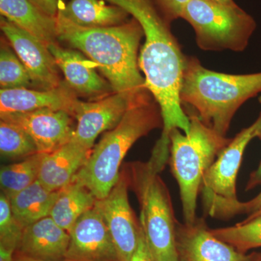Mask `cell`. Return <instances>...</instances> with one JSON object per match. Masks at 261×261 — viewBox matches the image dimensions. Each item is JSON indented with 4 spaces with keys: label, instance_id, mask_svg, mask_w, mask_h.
I'll return each instance as SVG.
<instances>
[{
    "label": "cell",
    "instance_id": "obj_1",
    "mask_svg": "<svg viewBox=\"0 0 261 261\" xmlns=\"http://www.w3.org/2000/svg\"><path fill=\"white\" fill-rule=\"evenodd\" d=\"M128 12L143 29L145 42L139 57L145 87L159 104L162 114V135L173 128L190 130V121L182 107L181 89L187 56L155 0H106Z\"/></svg>",
    "mask_w": 261,
    "mask_h": 261
},
{
    "label": "cell",
    "instance_id": "obj_2",
    "mask_svg": "<svg viewBox=\"0 0 261 261\" xmlns=\"http://www.w3.org/2000/svg\"><path fill=\"white\" fill-rule=\"evenodd\" d=\"M56 18L58 40L93 61L113 92L136 97L149 94L139 65L138 50L144 32L135 18L121 25L100 28L75 25L59 13Z\"/></svg>",
    "mask_w": 261,
    "mask_h": 261
},
{
    "label": "cell",
    "instance_id": "obj_3",
    "mask_svg": "<svg viewBox=\"0 0 261 261\" xmlns=\"http://www.w3.org/2000/svg\"><path fill=\"white\" fill-rule=\"evenodd\" d=\"M170 152L169 138L161 136L148 162L132 163L128 173L140 204V224L152 261H181L176 247L172 201L159 173Z\"/></svg>",
    "mask_w": 261,
    "mask_h": 261
},
{
    "label": "cell",
    "instance_id": "obj_4",
    "mask_svg": "<svg viewBox=\"0 0 261 261\" xmlns=\"http://www.w3.org/2000/svg\"><path fill=\"white\" fill-rule=\"evenodd\" d=\"M261 92V72L234 75L205 68L187 57L181 89L182 104L195 108L197 116L216 133L226 137L239 108Z\"/></svg>",
    "mask_w": 261,
    "mask_h": 261
},
{
    "label": "cell",
    "instance_id": "obj_5",
    "mask_svg": "<svg viewBox=\"0 0 261 261\" xmlns=\"http://www.w3.org/2000/svg\"><path fill=\"white\" fill-rule=\"evenodd\" d=\"M163 127L162 114L152 94L134 103L116 128L105 132L73 180L97 200L108 195L120 178L122 161L130 147L151 130Z\"/></svg>",
    "mask_w": 261,
    "mask_h": 261
},
{
    "label": "cell",
    "instance_id": "obj_6",
    "mask_svg": "<svg viewBox=\"0 0 261 261\" xmlns=\"http://www.w3.org/2000/svg\"><path fill=\"white\" fill-rule=\"evenodd\" d=\"M190 130L173 128L169 134L171 168L180 190L185 223L197 220V200L205 173L231 139L219 135L197 115H190Z\"/></svg>",
    "mask_w": 261,
    "mask_h": 261
},
{
    "label": "cell",
    "instance_id": "obj_7",
    "mask_svg": "<svg viewBox=\"0 0 261 261\" xmlns=\"http://www.w3.org/2000/svg\"><path fill=\"white\" fill-rule=\"evenodd\" d=\"M181 18L192 25L197 46L205 51H243L256 28L251 15L235 3L190 0Z\"/></svg>",
    "mask_w": 261,
    "mask_h": 261
},
{
    "label": "cell",
    "instance_id": "obj_8",
    "mask_svg": "<svg viewBox=\"0 0 261 261\" xmlns=\"http://www.w3.org/2000/svg\"><path fill=\"white\" fill-rule=\"evenodd\" d=\"M261 135V113L256 121L244 128L220 152L205 173L201 187L205 207L221 202L238 200L237 177L247 145Z\"/></svg>",
    "mask_w": 261,
    "mask_h": 261
},
{
    "label": "cell",
    "instance_id": "obj_9",
    "mask_svg": "<svg viewBox=\"0 0 261 261\" xmlns=\"http://www.w3.org/2000/svg\"><path fill=\"white\" fill-rule=\"evenodd\" d=\"M129 185L128 173L123 171L108 195L96 200L94 205L107 226L120 261L130 260L142 232V226L137 221L128 201Z\"/></svg>",
    "mask_w": 261,
    "mask_h": 261
},
{
    "label": "cell",
    "instance_id": "obj_10",
    "mask_svg": "<svg viewBox=\"0 0 261 261\" xmlns=\"http://www.w3.org/2000/svg\"><path fill=\"white\" fill-rule=\"evenodd\" d=\"M149 95L151 94L136 97L129 94L113 92L89 102L79 99L73 112L76 126L72 140L85 148L92 149L98 136L116 128L134 103Z\"/></svg>",
    "mask_w": 261,
    "mask_h": 261
},
{
    "label": "cell",
    "instance_id": "obj_11",
    "mask_svg": "<svg viewBox=\"0 0 261 261\" xmlns=\"http://www.w3.org/2000/svg\"><path fill=\"white\" fill-rule=\"evenodd\" d=\"M0 27L27 68L34 89L49 90L61 85L63 81L58 72L59 68L48 46L3 16Z\"/></svg>",
    "mask_w": 261,
    "mask_h": 261
},
{
    "label": "cell",
    "instance_id": "obj_12",
    "mask_svg": "<svg viewBox=\"0 0 261 261\" xmlns=\"http://www.w3.org/2000/svg\"><path fill=\"white\" fill-rule=\"evenodd\" d=\"M0 118L25 130L41 153H50L69 142L75 129L73 117L59 110L0 113Z\"/></svg>",
    "mask_w": 261,
    "mask_h": 261
},
{
    "label": "cell",
    "instance_id": "obj_13",
    "mask_svg": "<svg viewBox=\"0 0 261 261\" xmlns=\"http://www.w3.org/2000/svg\"><path fill=\"white\" fill-rule=\"evenodd\" d=\"M69 234L64 261H120L107 226L95 207L81 216Z\"/></svg>",
    "mask_w": 261,
    "mask_h": 261
},
{
    "label": "cell",
    "instance_id": "obj_14",
    "mask_svg": "<svg viewBox=\"0 0 261 261\" xmlns=\"http://www.w3.org/2000/svg\"><path fill=\"white\" fill-rule=\"evenodd\" d=\"M176 247L181 261H252L247 255L215 237L203 219L192 224L177 223Z\"/></svg>",
    "mask_w": 261,
    "mask_h": 261
},
{
    "label": "cell",
    "instance_id": "obj_15",
    "mask_svg": "<svg viewBox=\"0 0 261 261\" xmlns=\"http://www.w3.org/2000/svg\"><path fill=\"white\" fill-rule=\"evenodd\" d=\"M49 49L65 82L77 95L91 98L92 101L114 92L109 82L97 73V65L80 51L61 47L58 42L49 45Z\"/></svg>",
    "mask_w": 261,
    "mask_h": 261
},
{
    "label": "cell",
    "instance_id": "obj_16",
    "mask_svg": "<svg viewBox=\"0 0 261 261\" xmlns=\"http://www.w3.org/2000/svg\"><path fill=\"white\" fill-rule=\"evenodd\" d=\"M78 100V95L65 81H63L59 87L49 90L1 89L0 113L51 109L66 111L73 117L75 104Z\"/></svg>",
    "mask_w": 261,
    "mask_h": 261
},
{
    "label": "cell",
    "instance_id": "obj_17",
    "mask_svg": "<svg viewBox=\"0 0 261 261\" xmlns=\"http://www.w3.org/2000/svg\"><path fill=\"white\" fill-rule=\"evenodd\" d=\"M70 234L50 216L23 228L17 248L22 256L44 261L64 260Z\"/></svg>",
    "mask_w": 261,
    "mask_h": 261
},
{
    "label": "cell",
    "instance_id": "obj_18",
    "mask_svg": "<svg viewBox=\"0 0 261 261\" xmlns=\"http://www.w3.org/2000/svg\"><path fill=\"white\" fill-rule=\"evenodd\" d=\"M91 152L70 139L59 149L44 154L38 181L50 191H59L73 181Z\"/></svg>",
    "mask_w": 261,
    "mask_h": 261
},
{
    "label": "cell",
    "instance_id": "obj_19",
    "mask_svg": "<svg viewBox=\"0 0 261 261\" xmlns=\"http://www.w3.org/2000/svg\"><path fill=\"white\" fill-rule=\"evenodd\" d=\"M1 16L49 47L58 42L56 17H51L31 0H0Z\"/></svg>",
    "mask_w": 261,
    "mask_h": 261
},
{
    "label": "cell",
    "instance_id": "obj_20",
    "mask_svg": "<svg viewBox=\"0 0 261 261\" xmlns=\"http://www.w3.org/2000/svg\"><path fill=\"white\" fill-rule=\"evenodd\" d=\"M106 0H69L58 13L75 25L87 28L115 27L128 21L129 13Z\"/></svg>",
    "mask_w": 261,
    "mask_h": 261
},
{
    "label": "cell",
    "instance_id": "obj_21",
    "mask_svg": "<svg viewBox=\"0 0 261 261\" xmlns=\"http://www.w3.org/2000/svg\"><path fill=\"white\" fill-rule=\"evenodd\" d=\"M59 191H50L39 181L9 198L12 213L23 228L49 216Z\"/></svg>",
    "mask_w": 261,
    "mask_h": 261
},
{
    "label": "cell",
    "instance_id": "obj_22",
    "mask_svg": "<svg viewBox=\"0 0 261 261\" xmlns=\"http://www.w3.org/2000/svg\"><path fill=\"white\" fill-rule=\"evenodd\" d=\"M96 200L95 196L89 189L73 180L59 190L49 216L58 226L70 233L81 216L93 208Z\"/></svg>",
    "mask_w": 261,
    "mask_h": 261
},
{
    "label": "cell",
    "instance_id": "obj_23",
    "mask_svg": "<svg viewBox=\"0 0 261 261\" xmlns=\"http://www.w3.org/2000/svg\"><path fill=\"white\" fill-rule=\"evenodd\" d=\"M44 154L37 152L20 162L2 166L0 169L1 192L10 198L37 181Z\"/></svg>",
    "mask_w": 261,
    "mask_h": 261
},
{
    "label": "cell",
    "instance_id": "obj_24",
    "mask_svg": "<svg viewBox=\"0 0 261 261\" xmlns=\"http://www.w3.org/2000/svg\"><path fill=\"white\" fill-rule=\"evenodd\" d=\"M0 152L7 159H25L37 153V146L31 136L12 122L0 121Z\"/></svg>",
    "mask_w": 261,
    "mask_h": 261
},
{
    "label": "cell",
    "instance_id": "obj_25",
    "mask_svg": "<svg viewBox=\"0 0 261 261\" xmlns=\"http://www.w3.org/2000/svg\"><path fill=\"white\" fill-rule=\"evenodd\" d=\"M216 238L244 252L261 247V216L230 227L211 229Z\"/></svg>",
    "mask_w": 261,
    "mask_h": 261
},
{
    "label": "cell",
    "instance_id": "obj_26",
    "mask_svg": "<svg viewBox=\"0 0 261 261\" xmlns=\"http://www.w3.org/2000/svg\"><path fill=\"white\" fill-rule=\"evenodd\" d=\"M0 86L3 89H34L27 68L5 41L0 48Z\"/></svg>",
    "mask_w": 261,
    "mask_h": 261
},
{
    "label": "cell",
    "instance_id": "obj_27",
    "mask_svg": "<svg viewBox=\"0 0 261 261\" xmlns=\"http://www.w3.org/2000/svg\"><path fill=\"white\" fill-rule=\"evenodd\" d=\"M23 228L19 224L12 213L10 200L0 193V247L14 252L18 246Z\"/></svg>",
    "mask_w": 261,
    "mask_h": 261
},
{
    "label": "cell",
    "instance_id": "obj_28",
    "mask_svg": "<svg viewBox=\"0 0 261 261\" xmlns=\"http://www.w3.org/2000/svg\"><path fill=\"white\" fill-rule=\"evenodd\" d=\"M261 207V192L252 200L247 202H219L211 205L207 211V214L211 217L230 218L240 214H247L250 216Z\"/></svg>",
    "mask_w": 261,
    "mask_h": 261
},
{
    "label": "cell",
    "instance_id": "obj_29",
    "mask_svg": "<svg viewBox=\"0 0 261 261\" xmlns=\"http://www.w3.org/2000/svg\"><path fill=\"white\" fill-rule=\"evenodd\" d=\"M190 0H155L163 14L171 23L181 18L184 8Z\"/></svg>",
    "mask_w": 261,
    "mask_h": 261
},
{
    "label": "cell",
    "instance_id": "obj_30",
    "mask_svg": "<svg viewBox=\"0 0 261 261\" xmlns=\"http://www.w3.org/2000/svg\"><path fill=\"white\" fill-rule=\"evenodd\" d=\"M31 1L46 14L55 18L58 15L61 5L60 0H31Z\"/></svg>",
    "mask_w": 261,
    "mask_h": 261
},
{
    "label": "cell",
    "instance_id": "obj_31",
    "mask_svg": "<svg viewBox=\"0 0 261 261\" xmlns=\"http://www.w3.org/2000/svg\"><path fill=\"white\" fill-rule=\"evenodd\" d=\"M130 261H152L142 228L138 246Z\"/></svg>",
    "mask_w": 261,
    "mask_h": 261
},
{
    "label": "cell",
    "instance_id": "obj_32",
    "mask_svg": "<svg viewBox=\"0 0 261 261\" xmlns=\"http://www.w3.org/2000/svg\"><path fill=\"white\" fill-rule=\"evenodd\" d=\"M259 139L261 140V135ZM258 185H261V161L256 171H254L250 176V181L247 184L246 190H251Z\"/></svg>",
    "mask_w": 261,
    "mask_h": 261
},
{
    "label": "cell",
    "instance_id": "obj_33",
    "mask_svg": "<svg viewBox=\"0 0 261 261\" xmlns=\"http://www.w3.org/2000/svg\"><path fill=\"white\" fill-rule=\"evenodd\" d=\"M13 254V251L0 247V261H14Z\"/></svg>",
    "mask_w": 261,
    "mask_h": 261
},
{
    "label": "cell",
    "instance_id": "obj_34",
    "mask_svg": "<svg viewBox=\"0 0 261 261\" xmlns=\"http://www.w3.org/2000/svg\"><path fill=\"white\" fill-rule=\"evenodd\" d=\"M260 216H261V207H260V208L258 209V210L255 211V213H253V214H252L251 215H250V216H248L247 219L245 220H251L255 219V218L260 217Z\"/></svg>",
    "mask_w": 261,
    "mask_h": 261
},
{
    "label": "cell",
    "instance_id": "obj_35",
    "mask_svg": "<svg viewBox=\"0 0 261 261\" xmlns=\"http://www.w3.org/2000/svg\"><path fill=\"white\" fill-rule=\"evenodd\" d=\"M14 261H44V260H34V259L29 258V257L21 256L19 257L18 258L15 259Z\"/></svg>",
    "mask_w": 261,
    "mask_h": 261
},
{
    "label": "cell",
    "instance_id": "obj_36",
    "mask_svg": "<svg viewBox=\"0 0 261 261\" xmlns=\"http://www.w3.org/2000/svg\"><path fill=\"white\" fill-rule=\"evenodd\" d=\"M211 1L218 2V3H227V4H232L234 3L233 0H211Z\"/></svg>",
    "mask_w": 261,
    "mask_h": 261
},
{
    "label": "cell",
    "instance_id": "obj_37",
    "mask_svg": "<svg viewBox=\"0 0 261 261\" xmlns=\"http://www.w3.org/2000/svg\"><path fill=\"white\" fill-rule=\"evenodd\" d=\"M252 261H261V255H255V258Z\"/></svg>",
    "mask_w": 261,
    "mask_h": 261
}]
</instances>
